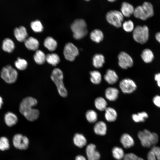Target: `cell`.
I'll use <instances>...</instances> for the list:
<instances>
[{
  "label": "cell",
  "mask_w": 160,
  "mask_h": 160,
  "mask_svg": "<svg viewBox=\"0 0 160 160\" xmlns=\"http://www.w3.org/2000/svg\"><path fill=\"white\" fill-rule=\"evenodd\" d=\"M37 103V100L31 97L24 98L19 106V111L21 114L28 121H33L36 120L39 115V111L33 107Z\"/></svg>",
  "instance_id": "1"
},
{
  "label": "cell",
  "mask_w": 160,
  "mask_h": 160,
  "mask_svg": "<svg viewBox=\"0 0 160 160\" xmlns=\"http://www.w3.org/2000/svg\"><path fill=\"white\" fill-rule=\"evenodd\" d=\"M153 7L150 2L145 1L141 5L135 8L133 15L135 17L145 20L152 17L154 15Z\"/></svg>",
  "instance_id": "2"
},
{
  "label": "cell",
  "mask_w": 160,
  "mask_h": 160,
  "mask_svg": "<svg viewBox=\"0 0 160 160\" xmlns=\"http://www.w3.org/2000/svg\"><path fill=\"white\" fill-rule=\"evenodd\" d=\"M137 136L142 145L145 148H149L152 145H155L159 141V137L156 133H152L146 129L139 132Z\"/></svg>",
  "instance_id": "3"
},
{
  "label": "cell",
  "mask_w": 160,
  "mask_h": 160,
  "mask_svg": "<svg viewBox=\"0 0 160 160\" xmlns=\"http://www.w3.org/2000/svg\"><path fill=\"white\" fill-rule=\"evenodd\" d=\"M51 78L56 85L59 93L63 97L67 96L68 92L63 81V74L62 71L58 68H55L52 71Z\"/></svg>",
  "instance_id": "4"
},
{
  "label": "cell",
  "mask_w": 160,
  "mask_h": 160,
  "mask_svg": "<svg viewBox=\"0 0 160 160\" xmlns=\"http://www.w3.org/2000/svg\"><path fill=\"white\" fill-rule=\"evenodd\" d=\"M71 28L73 33V37L76 39L82 38L87 33V24L83 19L75 20L71 24Z\"/></svg>",
  "instance_id": "5"
},
{
  "label": "cell",
  "mask_w": 160,
  "mask_h": 160,
  "mask_svg": "<svg viewBox=\"0 0 160 160\" xmlns=\"http://www.w3.org/2000/svg\"><path fill=\"white\" fill-rule=\"evenodd\" d=\"M149 29L146 25H138L133 31V36L137 42L144 44L147 42L149 38Z\"/></svg>",
  "instance_id": "6"
},
{
  "label": "cell",
  "mask_w": 160,
  "mask_h": 160,
  "mask_svg": "<svg viewBox=\"0 0 160 160\" xmlns=\"http://www.w3.org/2000/svg\"><path fill=\"white\" fill-rule=\"evenodd\" d=\"M1 78L7 83L11 84L17 80L18 73L17 71L10 65L4 67L1 71Z\"/></svg>",
  "instance_id": "7"
},
{
  "label": "cell",
  "mask_w": 160,
  "mask_h": 160,
  "mask_svg": "<svg viewBox=\"0 0 160 160\" xmlns=\"http://www.w3.org/2000/svg\"><path fill=\"white\" fill-rule=\"evenodd\" d=\"M106 19L108 22L117 28L121 27L124 20V16L120 11L111 10L106 15Z\"/></svg>",
  "instance_id": "8"
},
{
  "label": "cell",
  "mask_w": 160,
  "mask_h": 160,
  "mask_svg": "<svg viewBox=\"0 0 160 160\" xmlns=\"http://www.w3.org/2000/svg\"><path fill=\"white\" fill-rule=\"evenodd\" d=\"M79 53L78 48L72 43H68L65 45L63 54L66 60L71 61H74Z\"/></svg>",
  "instance_id": "9"
},
{
  "label": "cell",
  "mask_w": 160,
  "mask_h": 160,
  "mask_svg": "<svg viewBox=\"0 0 160 160\" xmlns=\"http://www.w3.org/2000/svg\"><path fill=\"white\" fill-rule=\"evenodd\" d=\"M12 142L14 147L20 150L26 149L28 148L29 143L28 138L26 136L20 134L14 135Z\"/></svg>",
  "instance_id": "10"
},
{
  "label": "cell",
  "mask_w": 160,
  "mask_h": 160,
  "mask_svg": "<svg viewBox=\"0 0 160 160\" xmlns=\"http://www.w3.org/2000/svg\"><path fill=\"white\" fill-rule=\"evenodd\" d=\"M119 86L122 92L126 94L132 93L136 90L137 87L135 82L129 78H125L121 80Z\"/></svg>",
  "instance_id": "11"
},
{
  "label": "cell",
  "mask_w": 160,
  "mask_h": 160,
  "mask_svg": "<svg viewBox=\"0 0 160 160\" xmlns=\"http://www.w3.org/2000/svg\"><path fill=\"white\" fill-rule=\"evenodd\" d=\"M118 64L121 68L126 69L132 67L133 65V60L132 57L126 52H120L118 56Z\"/></svg>",
  "instance_id": "12"
},
{
  "label": "cell",
  "mask_w": 160,
  "mask_h": 160,
  "mask_svg": "<svg viewBox=\"0 0 160 160\" xmlns=\"http://www.w3.org/2000/svg\"><path fill=\"white\" fill-rule=\"evenodd\" d=\"M86 152L88 160H99L100 155L96 150V147L94 144L91 143L87 145Z\"/></svg>",
  "instance_id": "13"
},
{
  "label": "cell",
  "mask_w": 160,
  "mask_h": 160,
  "mask_svg": "<svg viewBox=\"0 0 160 160\" xmlns=\"http://www.w3.org/2000/svg\"><path fill=\"white\" fill-rule=\"evenodd\" d=\"M14 33L16 39L21 42H24L28 36L26 28L22 26L16 28L14 30Z\"/></svg>",
  "instance_id": "14"
},
{
  "label": "cell",
  "mask_w": 160,
  "mask_h": 160,
  "mask_svg": "<svg viewBox=\"0 0 160 160\" xmlns=\"http://www.w3.org/2000/svg\"><path fill=\"white\" fill-rule=\"evenodd\" d=\"M134 9L135 8L132 5L124 1L121 3L120 11L124 16L129 17L133 14Z\"/></svg>",
  "instance_id": "15"
},
{
  "label": "cell",
  "mask_w": 160,
  "mask_h": 160,
  "mask_svg": "<svg viewBox=\"0 0 160 160\" xmlns=\"http://www.w3.org/2000/svg\"><path fill=\"white\" fill-rule=\"evenodd\" d=\"M4 120L6 124L9 127H11L17 124L18 121V118L14 113L9 111L5 114Z\"/></svg>",
  "instance_id": "16"
},
{
  "label": "cell",
  "mask_w": 160,
  "mask_h": 160,
  "mask_svg": "<svg viewBox=\"0 0 160 160\" xmlns=\"http://www.w3.org/2000/svg\"><path fill=\"white\" fill-rule=\"evenodd\" d=\"M104 79L108 84H113L117 82L118 79V76L114 70L109 69L107 71L104 75Z\"/></svg>",
  "instance_id": "17"
},
{
  "label": "cell",
  "mask_w": 160,
  "mask_h": 160,
  "mask_svg": "<svg viewBox=\"0 0 160 160\" xmlns=\"http://www.w3.org/2000/svg\"><path fill=\"white\" fill-rule=\"evenodd\" d=\"M120 141L123 146L125 148H129L132 147L134 144L133 138L127 133H124L121 136Z\"/></svg>",
  "instance_id": "18"
},
{
  "label": "cell",
  "mask_w": 160,
  "mask_h": 160,
  "mask_svg": "<svg viewBox=\"0 0 160 160\" xmlns=\"http://www.w3.org/2000/svg\"><path fill=\"white\" fill-rule=\"evenodd\" d=\"M119 91L117 89L113 87L107 88L105 92V96L106 98L110 101H114L118 98Z\"/></svg>",
  "instance_id": "19"
},
{
  "label": "cell",
  "mask_w": 160,
  "mask_h": 160,
  "mask_svg": "<svg viewBox=\"0 0 160 160\" xmlns=\"http://www.w3.org/2000/svg\"><path fill=\"white\" fill-rule=\"evenodd\" d=\"M24 42L25 47L29 50H36L39 47V43L38 40L33 37L27 38Z\"/></svg>",
  "instance_id": "20"
},
{
  "label": "cell",
  "mask_w": 160,
  "mask_h": 160,
  "mask_svg": "<svg viewBox=\"0 0 160 160\" xmlns=\"http://www.w3.org/2000/svg\"><path fill=\"white\" fill-rule=\"evenodd\" d=\"M107 127L106 124L102 121L97 122L95 125L94 130L95 133L98 135L103 136L106 133Z\"/></svg>",
  "instance_id": "21"
},
{
  "label": "cell",
  "mask_w": 160,
  "mask_h": 160,
  "mask_svg": "<svg viewBox=\"0 0 160 160\" xmlns=\"http://www.w3.org/2000/svg\"><path fill=\"white\" fill-rule=\"evenodd\" d=\"M73 142L75 145L80 148L83 147L87 143V140L84 136L78 133L75 134L73 138Z\"/></svg>",
  "instance_id": "22"
},
{
  "label": "cell",
  "mask_w": 160,
  "mask_h": 160,
  "mask_svg": "<svg viewBox=\"0 0 160 160\" xmlns=\"http://www.w3.org/2000/svg\"><path fill=\"white\" fill-rule=\"evenodd\" d=\"M105 111V117L107 121L112 122L116 120L117 114L114 108L111 107H107Z\"/></svg>",
  "instance_id": "23"
},
{
  "label": "cell",
  "mask_w": 160,
  "mask_h": 160,
  "mask_svg": "<svg viewBox=\"0 0 160 160\" xmlns=\"http://www.w3.org/2000/svg\"><path fill=\"white\" fill-rule=\"evenodd\" d=\"M15 47V44L11 39L6 38L3 40L2 48L4 51L8 53H11L13 51Z\"/></svg>",
  "instance_id": "24"
},
{
  "label": "cell",
  "mask_w": 160,
  "mask_h": 160,
  "mask_svg": "<svg viewBox=\"0 0 160 160\" xmlns=\"http://www.w3.org/2000/svg\"><path fill=\"white\" fill-rule=\"evenodd\" d=\"M91 39L97 43H99L103 39L104 35L103 32L100 30L95 29L93 30L90 33Z\"/></svg>",
  "instance_id": "25"
},
{
  "label": "cell",
  "mask_w": 160,
  "mask_h": 160,
  "mask_svg": "<svg viewBox=\"0 0 160 160\" xmlns=\"http://www.w3.org/2000/svg\"><path fill=\"white\" fill-rule=\"evenodd\" d=\"M44 44L46 48L51 51L55 50L57 46L56 41L52 37L50 36L45 39Z\"/></svg>",
  "instance_id": "26"
},
{
  "label": "cell",
  "mask_w": 160,
  "mask_h": 160,
  "mask_svg": "<svg viewBox=\"0 0 160 160\" xmlns=\"http://www.w3.org/2000/svg\"><path fill=\"white\" fill-rule=\"evenodd\" d=\"M105 63V58L103 55L101 54H96L92 58V64L93 66L97 68H101Z\"/></svg>",
  "instance_id": "27"
},
{
  "label": "cell",
  "mask_w": 160,
  "mask_h": 160,
  "mask_svg": "<svg viewBox=\"0 0 160 160\" xmlns=\"http://www.w3.org/2000/svg\"><path fill=\"white\" fill-rule=\"evenodd\" d=\"M141 57L143 61L146 63L151 62L154 58V55L150 49H144L141 54Z\"/></svg>",
  "instance_id": "28"
},
{
  "label": "cell",
  "mask_w": 160,
  "mask_h": 160,
  "mask_svg": "<svg viewBox=\"0 0 160 160\" xmlns=\"http://www.w3.org/2000/svg\"><path fill=\"white\" fill-rule=\"evenodd\" d=\"M95 105L99 111H105L107 108V103L106 100L102 97H98L95 100Z\"/></svg>",
  "instance_id": "29"
},
{
  "label": "cell",
  "mask_w": 160,
  "mask_h": 160,
  "mask_svg": "<svg viewBox=\"0 0 160 160\" xmlns=\"http://www.w3.org/2000/svg\"><path fill=\"white\" fill-rule=\"evenodd\" d=\"M46 61L49 64L55 66L59 63L60 58L56 53L48 54L46 55Z\"/></svg>",
  "instance_id": "30"
},
{
  "label": "cell",
  "mask_w": 160,
  "mask_h": 160,
  "mask_svg": "<svg viewBox=\"0 0 160 160\" xmlns=\"http://www.w3.org/2000/svg\"><path fill=\"white\" fill-rule=\"evenodd\" d=\"M33 58L36 63L39 65L43 64L46 61V55L43 52L40 50H36Z\"/></svg>",
  "instance_id": "31"
},
{
  "label": "cell",
  "mask_w": 160,
  "mask_h": 160,
  "mask_svg": "<svg viewBox=\"0 0 160 160\" xmlns=\"http://www.w3.org/2000/svg\"><path fill=\"white\" fill-rule=\"evenodd\" d=\"M112 154L114 158L117 160H121L125 155L123 149L119 147L115 146L112 150Z\"/></svg>",
  "instance_id": "32"
},
{
  "label": "cell",
  "mask_w": 160,
  "mask_h": 160,
  "mask_svg": "<svg viewBox=\"0 0 160 160\" xmlns=\"http://www.w3.org/2000/svg\"><path fill=\"white\" fill-rule=\"evenodd\" d=\"M90 81L95 84H99L101 81V75L99 71H93L90 73Z\"/></svg>",
  "instance_id": "33"
},
{
  "label": "cell",
  "mask_w": 160,
  "mask_h": 160,
  "mask_svg": "<svg viewBox=\"0 0 160 160\" xmlns=\"http://www.w3.org/2000/svg\"><path fill=\"white\" fill-rule=\"evenodd\" d=\"M148 117V114L145 111L134 114L132 115L133 120L136 122H144Z\"/></svg>",
  "instance_id": "34"
},
{
  "label": "cell",
  "mask_w": 160,
  "mask_h": 160,
  "mask_svg": "<svg viewBox=\"0 0 160 160\" xmlns=\"http://www.w3.org/2000/svg\"><path fill=\"white\" fill-rule=\"evenodd\" d=\"M85 116L87 121L91 123L95 122L97 119V114L94 110L88 111L86 113Z\"/></svg>",
  "instance_id": "35"
},
{
  "label": "cell",
  "mask_w": 160,
  "mask_h": 160,
  "mask_svg": "<svg viewBox=\"0 0 160 160\" xmlns=\"http://www.w3.org/2000/svg\"><path fill=\"white\" fill-rule=\"evenodd\" d=\"M15 65L18 69L23 70L26 68L28 63L25 60L18 57L17 60L15 62Z\"/></svg>",
  "instance_id": "36"
},
{
  "label": "cell",
  "mask_w": 160,
  "mask_h": 160,
  "mask_svg": "<svg viewBox=\"0 0 160 160\" xmlns=\"http://www.w3.org/2000/svg\"><path fill=\"white\" fill-rule=\"evenodd\" d=\"M31 27L32 30L35 32H41L43 29V26L39 20H36L32 22L31 24Z\"/></svg>",
  "instance_id": "37"
},
{
  "label": "cell",
  "mask_w": 160,
  "mask_h": 160,
  "mask_svg": "<svg viewBox=\"0 0 160 160\" xmlns=\"http://www.w3.org/2000/svg\"><path fill=\"white\" fill-rule=\"evenodd\" d=\"M9 143L8 139L5 137H0V150L4 151L9 148Z\"/></svg>",
  "instance_id": "38"
},
{
  "label": "cell",
  "mask_w": 160,
  "mask_h": 160,
  "mask_svg": "<svg viewBox=\"0 0 160 160\" xmlns=\"http://www.w3.org/2000/svg\"><path fill=\"white\" fill-rule=\"evenodd\" d=\"M122 25L124 30L127 32H131L134 29L133 23L131 20L125 21L123 23Z\"/></svg>",
  "instance_id": "39"
},
{
  "label": "cell",
  "mask_w": 160,
  "mask_h": 160,
  "mask_svg": "<svg viewBox=\"0 0 160 160\" xmlns=\"http://www.w3.org/2000/svg\"><path fill=\"white\" fill-rule=\"evenodd\" d=\"M138 157L132 153H129L125 154L123 158V160H137Z\"/></svg>",
  "instance_id": "40"
},
{
  "label": "cell",
  "mask_w": 160,
  "mask_h": 160,
  "mask_svg": "<svg viewBox=\"0 0 160 160\" xmlns=\"http://www.w3.org/2000/svg\"><path fill=\"white\" fill-rule=\"evenodd\" d=\"M151 150L155 154L157 160H160V148L154 145L151 148Z\"/></svg>",
  "instance_id": "41"
},
{
  "label": "cell",
  "mask_w": 160,
  "mask_h": 160,
  "mask_svg": "<svg viewBox=\"0 0 160 160\" xmlns=\"http://www.w3.org/2000/svg\"><path fill=\"white\" fill-rule=\"evenodd\" d=\"M153 102L154 104L157 107L160 108V96H155L153 98Z\"/></svg>",
  "instance_id": "42"
},
{
  "label": "cell",
  "mask_w": 160,
  "mask_h": 160,
  "mask_svg": "<svg viewBox=\"0 0 160 160\" xmlns=\"http://www.w3.org/2000/svg\"><path fill=\"white\" fill-rule=\"evenodd\" d=\"M147 159L148 160H157L155 154L151 150L148 153Z\"/></svg>",
  "instance_id": "43"
},
{
  "label": "cell",
  "mask_w": 160,
  "mask_h": 160,
  "mask_svg": "<svg viewBox=\"0 0 160 160\" xmlns=\"http://www.w3.org/2000/svg\"><path fill=\"white\" fill-rule=\"evenodd\" d=\"M155 80L157 81L158 86L160 87V73L156 74L155 75Z\"/></svg>",
  "instance_id": "44"
},
{
  "label": "cell",
  "mask_w": 160,
  "mask_h": 160,
  "mask_svg": "<svg viewBox=\"0 0 160 160\" xmlns=\"http://www.w3.org/2000/svg\"><path fill=\"white\" fill-rule=\"evenodd\" d=\"M75 160H87L83 156L81 155L77 156L75 158Z\"/></svg>",
  "instance_id": "45"
},
{
  "label": "cell",
  "mask_w": 160,
  "mask_h": 160,
  "mask_svg": "<svg viewBox=\"0 0 160 160\" xmlns=\"http://www.w3.org/2000/svg\"><path fill=\"white\" fill-rule=\"evenodd\" d=\"M155 38L156 40L160 43V31L156 34Z\"/></svg>",
  "instance_id": "46"
},
{
  "label": "cell",
  "mask_w": 160,
  "mask_h": 160,
  "mask_svg": "<svg viewBox=\"0 0 160 160\" xmlns=\"http://www.w3.org/2000/svg\"><path fill=\"white\" fill-rule=\"evenodd\" d=\"M3 103V99L2 97L0 96V109L1 108Z\"/></svg>",
  "instance_id": "47"
},
{
  "label": "cell",
  "mask_w": 160,
  "mask_h": 160,
  "mask_svg": "<svg viewBox=\"0 0 160 160\" xmlns=\"http://www.w3.org/2000/svg\"><path fill=\"white\" fill-rule=\"evenodd\" d=\"M108 1L111 2H113L117 0H107Z\"/></svg>",
  "instance_id": "48"
},
{
  "label": "cell",
  "mask_w": 160,
  "mask_h": 160,
  "mask_svg": "<svg viewBox=\"0 0 160 160\" xmlns=\"http://www.w3.org/2000/svg\"><path fill=\"white\" fill-rule=\"evenodd\" d=\"M137 160H144L143 158L138 157Z\"/></svg>",
  "instance_id": "49"
},
{
  "label": "cell",
  "mask_w": 160,
  "mask_h": 160,
  "mask_svg": "<svg viewBox=\"0 0 160 160\" xmlns=\"http://www.w3.org/2000/svg\"><path fill=\"white\" fill-rule=\"evenodd\" d=\"M85 1H89L90 0H84Z\"/></svg>",
  "instance_id": "50"
}]
</instances>
